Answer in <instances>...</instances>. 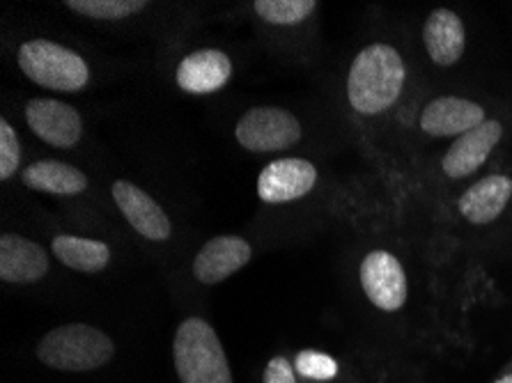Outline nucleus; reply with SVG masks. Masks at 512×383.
I'll use <instances>...</instances> for the list:
<instances>
[{"label": "nucleus", "instance_id": "nucleus-4", "mask_svg": "<svg viewBox=\"0 0 512 383\" xmlns=\"http://www.w3.org/2000/svg\"><path fill=\"white\" fill-rule=\"evenodd\" d=\"M19 67L30 81L56 92H79L90 81L88 62L79 53L49 39L21 44Z\"/></svg>", "mask_w": 512, "mask_h": 383}, {"label": "nucleus", "instance_id": "nucleus-23", "mask_svg": "<svg viewBox=\"0 0 512 383\" xmlns=\"http://www.w3.org/2000/svg\"><path fill=\"white\" fill-rule=\"evenodd\" d=\"M262 383H297L290 361H285V358H271Z\"/></svg>", "mask_w": 512, "mask_h": 383}, {"label": "nucleus", "instance_id": "nucleus-10", "mask_svg": "<svg viewBox=\"0 0 512 383\" xmlns=\"http://www.w3.org/2000/svg\"><path fill=\"white\" fill-rule=\"evenodd\" d=\"M501 136V122L485 120L480 127L469 131V134L455 138L451 150L444 156V163H441V166H444V173L453 179H462L476 173V170L487 161V156L492 154L494 147L499 145Z\"/></svg>", "mask_w": 512, "mask_h": 383}, {"label": "nucleus", "instance_id": "nucleus-20", "mask_svg": "<svg viewBox=\"0 0 512 383\" xmlns=\"http://www.w3.org/2000/svg\"><path fill=\"white\" fill-rule=\"evenodd\" d=\"M65 5L72 12L83 14V17L102 21L127 19L131 14L143 12L147 7L145 0H67Z\"/></svg>", "mask_w": 512, "mask_h": 383}, {"label": "nucleus", "instance_id": "nucleus-5", "mask_svg": "<svg viewBox=\"0 0 512 383\" xmlns=\"http://www.w3.org/2000/svg\"><path fill=\"white\" fill-rule=\"evenodd\" d=\"M235 136L248 152H283L301 138V124L292 113L276 106H258L237 122Z\"/></svg>", "mask_w": 512, "mask_h": 383}, {"label": "nucleus", "instance_id": "nucleus-13", "mask_svg": "<svg viewBox=\"0 0 512 383\" xmlns=\"http://www.w3.org/2000/svg\"><path fill=\"white\" fill-rule=\"evenodd\" d=\"M49 271V255L35 241L19 234H3L0 239V278L5 283H37Z\"/></svg>", "mask_w": 512, "mask_h": 383}, {"label": "nucleus", "instance_id": "nucleus-11", "mask_svg": "<svg viewBox=\"0 0 512 383\" xmlns=\"http://www.w3.org/2000/svg\"><path fill=\"white\" fill-rule=\"evenodd\" d=\"M485 122V111L478 104L460 97H439L421 113V129L428 136H464Z\"/></svg>", "mask_w": 512, "mask_h": 383}, {"label": "nucleus", "instance_id": "nucleus-21", "mask_svg": "<svg viewBox=\"0 0 512 383\" xmlns=\"http://www.w3.org/2000/svg\"><path fill=\"white\" fill-rule=\"evenodd\" d=\"M21 147L17 131L10 127V122L0 120V179H10L19 170Z\"/></svg>", "mask_w": 512, "mask_h": 383}, {"label": "nucleus", "instance_id": "nucleus-16", "mask_svg": "<svg viewBox=\"0 0 512 383\" xmlns=\"http://www.w3.org/2000/svg\"><path fill=\"white\" fill-rule=\"evenodd\" d=\"M512 198V179L506 175H490L462 193L460 214L473 225H487L496 221Z\"/></svg>", "mask_w": 512, "mask_h": 383}, {"label": "nucleus", "instance_id": "nucleus-9", "mask_svg": "<svg viewBox=\"0 0 512 383\" xmlns=\"http://www.w3.org/2000/svg\"><path fill=\"white\" fill-rule=\"evenodd\" d=\"M113 200L122 216L127 218L131 228L138 234H143L145 239L150 241H166L173 234V225H170L166 211L161 209L157 202H154L150 195L143 189H138L131 182H120L113 184Z\"/></svg>", "mask_w": 512, "mask_h": 383}, {"label": "nucleus", "instance_id": "nucleus-12", "mask_svg": "<svg viewBox=\"0 0 512 383\" xmlns=\"http://www.w3.org/2000/svg\"><path fill=\"white\" fill-rule=\"evenodd\" d=\"M253 255V248L242 237H216L200 248L193 262V273L200 283L216 285L230 278L248 264Z\"/></svg>", "mask_w": 512, "mask_h": 383}, {"label": "nucleus", "instance_id": "nucleus-24", "mask_svg": "<svg viewBox=\"0 0 512 383\" xmlns=\"http://www.w3.org/2000/svg\"><path fill=\"white\" fill-rule=\"evenodd\" d=\"M496 383H512V374H508V377H503V379H499Z\"/></svg>", "mask_w": 512, "mask_h": 383}, {"label": "nucleus", "instance_id": "nucleus-7", "mask_svg": "<svg viewBox=\"0 0 512 383\" xmlns=\"http://www.w3.org/2000/svg\"><path fill=\"white\" fill-rule=\"evenodd\" d=\"M30 131L58 150H69L81 140L83 120L74 106L58 99H33L26 106Z\"/></svg>", "mask_w": 512, "mask_h": 383}, {"label": "nucleus", "instance_id": "nucleus-18", "mask_svg": "<svg viewBox=\"0 0 512 383\" xmlns=\"http://www.w3.org/2000/svg\"><path fill=\"white\" fill-rule=\"evenodd\" d=\"M51 248L58 260L74 271L97 273V271H104L106 264L111 262V248L95 239H81V237H69V234H60V237L53 239Z\"/></svg>", "mask_w": 512, "mask_h": 383}, {"label": "nucleus", "instance_id": "nucleus-2", "mask_svg": "<svg viewBox=\"0 0 512 383\" xmlns=\"http://www.w3.org/2000/svg\"><path fill=\"white\" fill-rule=\"evenodd\" d=\"M173 358L182 383H232L226 351L205 319L191 317L180 324L173 342Z\"/></svg>", "mask_w": 512, "mask_h": 383}, {"label": "nucleus", "instance_id": "nucleus-17", "mask_svg": "<svg viewBox=\"0 0 512 383\" xmlns=\"http://www.w3.org/2000/svg\"><path fill=\"white\" fill-rule=\"evenodd\" d=\"M23 184L33 191L79 195L88 189V177L79 168L62 161H37L23 170Z\"/></svg>", "mask_w": 512, "mask_h": 383}, {"label": "nucleus", "instance_id": "nucleus-8", "mask_svg": "<svg viewBox=\"0 0 512 383\" xmlns=\"http://www.w3.org/2000/svg\"><path fill=\"white\" fill-rule=\"evenodd\" d=\"M317 170L304 159H278L262 170L258 179V195L262 202L281 205L299 200L313 191Z\"/></svg>", "mask_w": 512, "mask_h": 383}, {"label": "nucleus", "instance_id": "nucleus-6", "mask_svg": "<svg viewBox=\"0 0 512 383\" xmlns=\"http://www.w3.org/2000/svg\"><path fill=\"white\" fill-rule=\"evenodd\" d=\"M361 285L372 306L395 312L407 301V276L400 260L386 250H372L361 264Z\"/></svg>", "mask_w": 512, "mask_h": 383}, {"label": "nucleus", "instance_id": "nucleus-14", "mask_svg": "<svg viewBox=\"0 0 512 383\" xmlns=\"http://www.w3.org/2000/svg\"><path fill=\"white\" fill-rule=\"evenodd\" d=\"M232 62L219 49H203L186 56L177 67V85L189 95H209L230 81Z\"/></svg>", "mask_w": 512, "mask_h": 383}, {"label": "nucleus", "instance_id": "nucleus-22", "mask_svg": "<svg viewBox=\"0 0 512 383\" xmlns=\"http://www.w3.org/2000/svg\"><path fill=\"white\" fill-rule=\"evenodd\" d=\"M297 372L304 374L306 379L329 381L338 374V363L327 354L308 349V351H301L297 356Z\"/></svg>", "mask_w": 512, "mask_h": 383}, {"label": "nucleus", "instance_id": "nucleus-3", "mask_svg": "<svg viewBox=\"0 0 512 383\" xmlns=\"http://www.w3.org/2000/svg\"><path fill=\"white\" fill-rule=\"evenodd\" d=\"M115 354L111 338L88 324L53 328L37 345V358L62 372H90L106 365Z\"/></svg>", "mask_w": 512, "mask_h": 383}, {"label": "nucleus", "instance_id": "nucleus-19", "mask_svg": "<svg viewBox=\"0 0 512 383\" xmlns=\"http://www.w3.org/2000/svg\"><path fill=\"white\" fill-rule=\"evenodd\" d=\"M258 17L276 26H297L315 12V0H255Z\"/></svg>", "mask_w": 512, "mask_h": 383}, {"label": "nucleus", "instance_id": "nucleus-15", "mask_svg": "<svg viewBox=\"0 0 512 383\" xmlns=\"http://www.w3.org/2000/svg\"><path fill=\"white\" fill-rule=\"evenodd\" d=\"M428 56L439 67H451L467 49V30L453 10H434L423 28Z\"/></svg>", "mask_w": 512, "mask_h": 383}, {"label": "nucleus", "instance_id": "nucleus-1", "mask_svg": "<svg viewBox=\"0 0 512 383\" xmlns=\"http://www.w3.org/2000/svg\"><path fill=\"white\" fill-rule=\"evenodd\" d=\"M405 62L389 44H370L354 58L347 76V97L354 111L379 115L400 99Z\"/></svg>", "mask_w": 512, "mask_h": 383}]
</instances>
